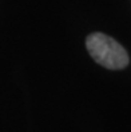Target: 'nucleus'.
Here are the masks:
<instances>
[{
	"label": "nucleus",
	"mask_w": 131,
	"mask_h": 132,
	"mask_svg": "<svg viewBox=\"0 0 131 132\" xmlns=\"http://www.w3.org/2000/svg\"><path fill=\"white\" fill-rule=\"evenodd\" d=\"M87 50L98 64L109 69H120L128 64V55L122 45L112 37L96 32L87 37Z\"/></svg>",
	"instance_id": "nucleus-1"
}]
</instances>
